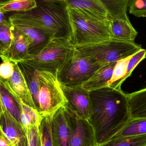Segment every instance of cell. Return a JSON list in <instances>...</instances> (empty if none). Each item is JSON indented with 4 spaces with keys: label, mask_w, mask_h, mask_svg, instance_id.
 Masks as SVG:
<instances>
[{
    "label": "cell",
    "mask_w": 146,
    "mask_h": 146,
    "mask_svg": "<svg viewBox=\"0 0 146 146\" xmlns=\"http://www.w3.org/2000/svg\"><path fill=\"white\" fill-rule=\"evenodd\" d=\"M128 8L129 13L135 17H146V0H130Z\"/></svg>",
    "instance_id": "obj_28"
},
{
    "label": "cell",
    "mask_w": 146,
    "mask_h": 146,
    "mask_svg": "<svg viewBox=\"0 0 146 146\" xmlns=\"http://www.w3.org/2000/svg\"><path fill=\"white\" fill-rule=\"evenodd\" d=\"M12 1L13 0H0V6H2Z\"/></svg>",
    "instance_id": "obj_33"
},
{
    "label": "cell",
    "mask_w": 146,
    "mask_h": 146,
    "mask_svg": "<svg viewBox=\"0 0 146 146\" xmlns=\"http://www.w3.org/2000/svg\"><path fill=\"white\" fill-rule=\"evenodd\" d=\"M8 19L13 26L30 39V44L28 48L30 55L36 54L41 51L54 38L41 29L26 25L14 19L9 18Z\"/></svg>",
    "instance_id": "obj_11"
},
{
    "label": "cell",
    "mask_w": 146,
    "mask_h": 146,
    "mask_svg": "<svg viewBox=\"0 0 146 146\" xmlns=\"http://www.w3.org/2000/svg\"><path fill=\"white\" fill-rule=\"evenodd\" d=\"M14 70V62L8 60L3 61L0 65V77L7 81L12 76Z\"/></svg>",
    "instance_id": "obj_29"
},
{
    "label": "cell",
    "mask_w": 146,
    "mask_h": 146,
    "mask_svg": "<svg viewBox=\"0 0 146 146\" xmlns=\"http://www.w3.org/2000/svg\"><path fill=\"white\" fill-rule=\"evenodd\" d=\"M67 8L72 29L71 41L75 47L113 38L111 19L98 17L80 9Z\"/></svg>",
    "instance_id": "obj_3"
},
{
    "label": "cell",
    "mask_w": 146,
    "mask_h": 146,
    "mask_svg": "<svg viewBox=\"0 0 146 146\" xmlns=\"http://www.w3.org/2000/svg\"><path fill=\"white\" fill-rule=\"evenodd\" d=\"M37 72L39 87L34 102L35 108L44 117L53 116L66 105V100L56 76L46 71Z\"/></svg>",
    "instance_id": "obj_7"
},
{
    "label": "cell",
    "mask_w": 146,
    "mask_h": 146,
    "mask_svg": "<svg viewBox=\"0 0 146 146\" xmlns=\"http://www.w3.org/2000/svg\"><path fill=\"white\" fill-rule=\"evenodd\" d=\"M89 121L94 129L97 146L112 139L131 119L127 94L106 86L89 91Z\"/></svg>",
    "instance_id": "obj_1"
},
{
    "label": "cell",
    "mask_w": 146,
    "mask_h": 146,
    "mask_svg": "<svg viewBox=\"0 0 146 146\" xmlns=\"http://www.w3.org/2000/svg\"><path fill=\"white\" fill-rule=\"evenodd\" d=\"M38 127L37 126L33 127L27 135L28 139V146H41Z\"/></svg>",
    "instance_id": "obj_30"
},
{
    "label": "cell",
    "mask_w": 146,
    "mask_h": 146,
    "mask_svg": "<svg viewBox=\"0 0 146 146\" xmlns=\"http://www.w3.org/2000/svg\"><path fill=\"white\" fill-rule=\"evenodd\" d=\"M30 11L14 12L9 18L41 29L53 38L71 40L72 32L65 0H36Z\"/></svg>",
    "instance_id": "obj_2"
},
{
    "label": "cell",
    "mask_w": 146,
    "mask_h": 146,
    "mask_svg": "<svg viewBox=\"0 0 146 146\" xmlns=\"http://www.w3.org/2000/svg\"><path fill=\"white\" fill-rule=\"evenodd\" d=\"M0 127L14 146H28V139L22 125L4 107L0 117Z\"/></svg>",
    "instance_id": "obj_13"
},
{
    "label": "cell",
    "mask_w": 146,
    "mask_h": 146,
    "mask_svg": "<svg viewBox=\"0 0 146 146\" xmlns=\"http://www.w3.org/2000/svg\"><path fill=\"white\" fill-rule=\"evenodd\" d=\"M111 30L113 38L124 41L134 42L138 34L129 19H111Z\"/></svg>",
    "instance_id": "obj_17"
},
{
    "label": "cell",
    "mask_w": 146,
    "mask_h": 146,
    "mask_svg": "<svg viewBox=\"0 0 146 146\" xmlns=\"http://www.w3.org/2000/svg\"><path fill=\"white\" fill-rule=\"evenodd\" d=\"M60 87L66 100V107L80 117L89 120L91 109L89 91L81 86L69 87L60 85Z\"/></svg>",
    "instance_id": "obj_10"
},
{
    "label": "cell",
    "mask_w": 146,
    "mask_h": 146,
    "mask_svg": "<svg viewBox=\"0 0 146 146\" xmlns=\"http://www.w3.org/2000/svg\"><path fill=\"white\" fill-rule=\"evenodd\" d=\"M131 119L146 118V87L127 94Z\"/></svg>",
    "instance_id": "obj_19"
},
{
    "label": "cell",
    "mask_w": 146,
    "mask_h": 146,
    "mask_svg": "<svg viewBox=\"0 0 146 146\" xmlns=\"http://www.w3.org/2000/svg\"><path fill=\"white\" fill-rule=\"evenodd\" d=\"M146 57V50L144 49L141 48L139 52L132 56L128 63L127 66V72L124 78L123 79L122 82H123L130 76L135 68L137 67L138 64Z\"/></svg>",
    "instance_id": "obj_27"
},
{
    "label": "cell",
    "mask_w": 146,
    "mask_h": 146,
    "mask_svg": "<svg viewBox=\"0 0 146 146\" xmlns=\"http://www.w3.org/2000/svg\"><path fill=\"white\" fill-rule=\"evenodd\" d=\"M74 50L75 46L71 40L52 38L41 51L29 56L22 61L36 70L49 72L56 76L59 69L69 59Z\"/></svg>",
    "instance_id": "obj_5"
},
{
    "label": "cell",
    "mask_w": 146,
    "mask_h": 146,
    "mask_svg": "<svg viewBox=\"0 0 146 146\" xmlns=\"http://www.w3.org/2000/svg\"><path fill=\"white\" fill-rule=\"evenodd\" d=\"M5 81L21 102L36 109L27 83L18 63L14 62L13 73L10 78Z\"/></svg>",
    "instance_id": "obj_16"
},
{
    "label": "cell",
    "mask_w": 146,
    "mask_h": 146,
    "mask_svg": "<svg viewBox=\"0 0 146 146\" xmlns=\"http://www.w3.org/2000/svg\"><path fill=\"white\" fill-rule=\"evenodd\" d=\"M0 98L3 106L15 119L20 123L21 101L7 82L0 77Z\"/></svg>",
    "instance_id": "obj_15"
},
{
    "label": "cell",
    "mask_w": 146,
    "mask_h": 146,
    "mask_svg": "<svg viewBox=\"0 0 146 146\" xmlns=\"http://www.w3.org/2000/svg\"><path fill=\"white\" fill-rule=\"evenodd\" d=\"M12 27L10 21L0 24V48L2 61L7 59L12 44Z\"/></svg>",
    "instance_id": "obj_23"
},
{
    "label": "cell",
    "mask_w": 146,
    "mask_h": 146,
    "mask_svg": "<svg viewBox=\"0 0 146 146\" xmlns=\"http://www.w3.org/2000/svg\"><path fill=\"white\" fill-rule=\"evenodd\" d=\"M145 134H146V118H135L130 119L113 138Z\"/></svg>",
    "instance_id": "obj_21"
},
{
    "label": "cell",
    "mask_w": 146,
    "mask_h": 146,
    "mask_svg": "<svg viewBox=\"0 0 146 146\" xmlns=\"http://www.w3.org/2000/svg\"><path fill=\"white\" fill-rule=\"evenodd\" d=\"M52 117L44 116L38 127L41 146H54L51 133Z\"/></svg>",
    "instance_id": "obj_26"
},
{
    "label": "cell",
    "mask_w": 146,
    "mask_h": 146,
    "mask_svg": "<svg viewBox=\"0 0 146 146\" xmlns=\"http://www.w3.org/2000/svg\"><path fill=\"white\" fill-rule=\"evenodd\" d=\"M12 33V44L8 55L5 60L18 63L27 59L30 56L28 53V48L30 41L25 35L13 25Z\"/></svg>",
    "instance_id": "obj_14"
},
{
    "label": "cell",
    "mask_w": 146,
    "mask_h": 146,
    "mask_svg": "<svg viewBox=\"0 0 146 146\" xmlns=\"http://www.w3.org/2000/svg\"><path fill=\"white\" fill-rule=\"evenodd\" d=\"M65 108L71 134L70 146H97L94 129L89 120Z\"/></svg>",
    "instance_id": "obj_9"
},
{
    "label": "cell",
    "mask_w": 146,
    "mask_h": 146,
    "mask_svg": "<svg viewBox=\"0 0 146 146\" xmlns=\"http://www.w3.org/2000/svg\"><path fill=\"white\" fill-rule=\"evenodd\" d=\"M9 21L8 19H7L6 16L4 15V14L1 11H0V24L2 23H7L9 22ZM2 57L1 53V48H0V58H1Z\"/></svg>",
    "instance_id": "obj_32"
},
{
    "label": "cell",
    "mask_w": 146,
    "mask_h": 146,
    "mask_svg": "<svg viewBox=\"0 0 146 146\" xmlns=\"http://www.w3.org/2000/svg\"><path fill=\"white\" fill-rule=\"evenodd\" d=\"M3 106L2 103L1 101V98H0V117L2 113L3 112Z\"/></svg>",
    "instance_id": "obj_34"
},
{
    "label": "cell",
    "mask_w": 146,
    "mask_h": 146,
    "mask_svg": "<svg viewBox=\"0 0 146 146\" xmlns=\"http://www.w3.org/2000/svg\"><path fill=\"white\" fill-rule=\"evenodd\" d=\"M101 66L117 62L139 52L142 48L134 42L111 38L98 43L75 47Z\"/></svg>",
    "instance_id": "obj_4"
},
{
    "label": "cell",
    "mask_w": 146,
    "mask_h": 146,
    "mask_svg": "<svg viewBox=\"0 0 146 146\" xmlns=\"http://www.w3.org/2000/svg\"><path fill=\"white\" fill-rule=\"evenodd\" d=\"M0 146H14L0 127Z\"/></svg>",
    "instance_id": "obj_31"
},
{
    "label": "cell",
    "mask_w": 146,
    "mask_h": 146,
    "mask_svg": "<svg viewBox=\"0 0 146 146\" xmlns=\"http://www.w3.org/2000/svg\"><path fill=\"white\" fill-rule=\"evenodd\" d=\"M97 146H146V134L113 138Z\"/></svg>",
    "instance_id": "obj_22"
},
{
    "label": "cell",
    "mask_w": 146,
    "mask_h": 146,
    "mask_svg": "<svg viewBox=\"0 0 146 146\" xmlns=\"http://www.w3.org/2000/svg\"><path fill=\"white\" fill-rule=\"evenodd\" d=\"M36 0H13L0 6V11L3 14L7 12H25L36 7Z\"/></svg>",
    "instance_id": "obj_24"
},
{
    "label": "cell",
    "mask_w": 146,
    "mask_h": 146,
    "mask_svg": "<svg viewBox=\"0 0 146 146\" xmlns=\"http://www.w3.org/2000/svg\"><path fill=\"white\" fill-rule=\"evenodd\" d=\"M116 63L113 62L102 66L88 81L81 86L88 91L106 86L112 77Z\"/></svg>",
    "instance_id": "obj_18"
},
{
    "label": "cell",
    "mask_w": 146,
    "mask_h": 146,
    "mask_svg": "<svg viewBox=\"0 0 146 146\" xmlns=\"http://www.w3.org/2000/svg\"><path fill=\"white\" fill-rule=\"evenodd\" d=\"M102 66L75 48L72 55L59 69L56 77L60 85L69 87L80 86Z\"/></svg>",
    "instance_id": "obj_6"
},
{
    "label": "cell",
    "mask_w": 146,
    "mask_h": 146,
    "mask_svg": "<svg viewBox=\"0 0 146 146\" xmlns=\"http://www.w3.org/2000/svg\"><path fill=\"white\" fill-rule=\"evenodd\" d=\"M51 133L54 146H70L71 134L65 106L52 116Z\"/></svg>",
    "instance_id": "obj_12"
},
{
    "label": "cell",
    "mask_w": 146,
    "mask_h": 146,
    "mask_svg": "<svg viewBox=\"0 0 146 146\" xmlns=\"http://www.w3.org/2000/svg\"><path fill=\"white\" fill-rule=\"evenodd\" d=\"M132 56L117 62L114 67L112 77L107 86L121 89L123 79L127 72V66Z\"/></svg>",
    "instance_id": "obj_25"
},
{
    "label": "cell",
    "mask_w": 146,
    "mask_h": 146,
    "mask_svg": "<svg viewBox=\"0 0 146 146\" xmlns=\"http://www.w3.org/2000/svg\"><path fill=\"white\" fill-rule=\"evenodd\" d=\"M130 0H65L67 7L80 9L104 19H129L127 9Z\"/></svg>",
    "instance_id": "obj_8"
},
{
    "label": "cell",
    "mask_w": 146,
    "mask_h": 146,
    "mask_svg": "<svg viewBox=\"0 0 146 146\" xmlns=\"http://www.w3.org/2000/svg\"><path fill=\"white\" fill-rule=\"evenodd\" d=\"M22 111L20 123L27 135L33 127H39L44 117L36 109L21 102Z\"/></svg>",
    "instance_id": "obj_20"
}]
</instances>
